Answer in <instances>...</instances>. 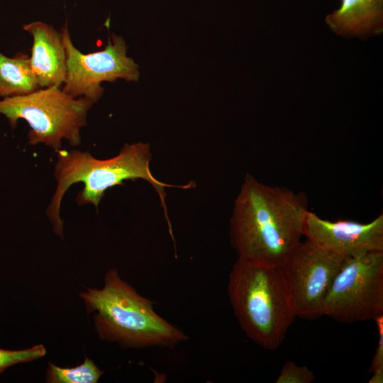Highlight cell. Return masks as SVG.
<instances>
[{
  "label": "cell",
  "instance_id": "obj_12",
  "mask_svg": "<svg viewBox=\"0 0 383 383\" xmlns=\"http://www.w3.org/2000/svg\"><path fill=\"white\" fill-rule=\"evenodd\" d=\"M39 89L27 55L8 57L0 52V97L24 95Z\"/></svg>",
  "mask_w": 383,
  "mask_h": 383
},
{
  "label": "cell",
  "instance_id": "obj_7",
  "mask_svg": "<svg viewBox=\"0 0 383 383\" xmlns=\"http://www.w3.org/2000/svg\"><path fill=\"white\" fill-rule=\"evenodd\" d=\"M61 33L67 58V76L62 89L65 93L73 97H85L94 104L104 94L101 82L118 79L138 80L139 67L127 56L123 37L111 33L104 50L82 53L74 45L67 22Z\"/></svg>",
  "mask_w": 383,
  "mask_h": 383
},
{
  "label": "cell",
  "instance_id": "obj_2",
  "mask_svg": "<svg viewBox=\"0 0 383 383\" xmlns=\"http://www.w3.org/2000/svg\"><path fill=\"white\" fill-rule=\"evenodd\" d=\"M56 152L57 160L54 176L57 180V187L46 213L54 231L62 238L63 222L60 218L61 201L68 189L75 183L84 184L82 190L76 198L77 204H91L97 208L108 189L123 185L126 180L141 179L148 182L159 196L170 231L165 189L177 187L187 189L196 186L192 182L183 185H174L156 179L150 167L152 154L148 143H126L116 156L106 160L96 159L89 152L77 150L67 151L60 149Z\"/></svg>",
  "mask_w": 383,
  "mask_h": 383
},
{
  "label": "cell",
  "instance_id": "obj_16",
  "mask_svg": "<svg viewBox=\"0 0 383 383\" xmlns=\"http://www.w3.org/2000/svg\"><path fill=\"white\" fill-rule=\"evenodd\" d=\"M374 321L377 327L378 343L369 368L370 372L383 370V314L377 316Z\"/></svg>",
  "mask_w": 383,
  "mask_h": 383
},
{
  "label": "cell",
  "instance_id": "obj_9",
  "mask_svg": "<svg viewBox=\"0 0 383 383\" xmlns=\"http://www.w3.org/2000/svg\"><path fill=\"white\" fill-rule=\"evenodd\" d=\"M304 235L345 259L383 251V214L369 223H360L331 221L309 211Z\"/></svg>",
  "mask_w": 383,
  "mask_h": 383
},
{
  "label": "cell",
  "instance_id": "obj_1",
  "mask_svg": "<svg viewBox=\"0 0 383 383\" xmlns=\"http://www.w3.org/2000/svg\"><path fill=\"white\" fill-rule=\"evenodd\" d=\"M309 211L301 193L244 177L230 220V239L238 258L281 265L304 235Z\"/></svg>",
  "mask_w": 383,
  "mask_h": 383
},
{
  "label": "cell",
  "instance_id": "obj_6",
  "mask_svg": "<svg viewBox=\"0 0 383 383\" xmlns=\"http://www.w3.org/2000/svg\"><path fill=\"white\" fill-rule=\"evenodd\" d=\"M383 314V251L345 259L326 296L323 316L344 323Z\"/></svg>",
  "mask_w": 383,
  "mask_h": 383
},
{
  "label": "cell",
  "instance_id": "obj_15",
  "mask_svg": "<svg viewBox=\"0 0 383 383\" xmlns=\"http://www.w3.org/2000/svg\"><path fill=\"white\" fill-rule=\"evenodd\" d=\"M315 379L313 372L306 366L287 361L282 367L276 383H310Z\"/></svg>",
  "mask_w": 383,
  "mask_h": 383
},
{
  "label": "cell",
  "instance_id": "obj_4",
  "mask_svg": "<svg viewBox=\"0 0 383 383\" xmlns=\"http://www.w3.org/2000/svg\"><path fill=\"white\" fill-rule=\"evenodd\" d=\"M88 313L96 312L99 336L128 348L174 347L187 335L154 310V302L138 294L116 270L105 275L103 288L80 294Z\"/></svg>",
  "mask_w": 383,
  "mask_h": 383
},
{
  "label": "cell",
  "instance_id": "obj_5",
  "mask_svg": "<svg viewBox=\"0 0 383 383\" xmlns=\"http://www.w3.org/2000/svg\"><path fill=\"white\" fill-rule=\"evenodd\" d=\"M93 103L88 99L73 97L57 87L40 88L31 93L0 100V114L16 128L19 119L30 126L28 143H43L56 151L62 139L72 146L80 143V130Z\"/></svg>",
  "mask_w": 383,
  "mask_h": 383
},
{
  "label": "cell",
  "instance_id": "obj_17",
  "mask_svg": "<svg viewBox=\"0 0 383 383\" xmlns=\"http://www.w3.org/2000/svg\"><path fill=\"white\" fill-rule=\"evenodd\" d=\"M373 374L369 379V383H382L383 382V370H376L372 372Z\"/></svg>",
  "mask_w": 383,
  "mask_h": 383
},
{
  "label": "cell",
  "instance_id": "obj_10",
  "mask_svg": "<svg viewBox=\"0 0 383 383\" xmlns=\"http://www.w3.org/2000/svg\"><path fill=\"white\" fill-rule=\"evenodd\" d=\"M33 39L30 67L40 88L60 87L67 76L66 52L61 32L42 21L23 25Z\"/></svg>",
  "mask_w": 383,
  "mask_h": 383
},
{
  "label": "cell",
  "instance_id": "obj_14",
  "mask_svg": "<svg viewBox=\"0 0 383 383\" xmlns=\"http://www.w3.org/2000/svg\"><path fill=\"white\" fill-rule=\"evenodd\" d=\"M46 350L43 345H37L32 348L11 350L0 348V373L11 366L18 363L29 362L43 357Z\"/></svg>",
  "mask_w": 383,
  "mask_h": 383
},
{
  "label": "cell",
  "instance_id": "obj_13",
  "mask_svg": "<svg viewBox=\"0 0 383 383\" xmlns=\"http://www.w3.org/2000/svg\"><path fill=\"white\" fill-rule=\"evenodd\" d=\"M104 373L90 359L74 367H60L49 362L46 382L49 383H96Z\"/></svg>",
  "mask_w": 383,
  "mask_h": 383
},
{
  "label": "cell",
  "instance_id": "obj_3",
  "mask_svg": "<svg viewBox=\"0 0 383 383\" xmlns=\"http://www.w3.org/2000/svg\"><path fill=\"white\" fill-rule=\"evenodd\" d=\"M228 294L246 335L261 348L277 350L296 317L281 266L238 257L229 274Z\"/></svg>",
  "mask_w": 383,
  "mask_h": 383
},
{
  "label": "cell",
  "instance_id": "obj_11",
  "mask_svg": "<svg viewBox=\"0 0 383 383\" xmlns=\"http://www.w3.org/2000/svg\"><path fill=\"white\" fill-rule=\"evenodd\" d=\"M332 31L345 37L365 38L383 31V0H341L325 18Z\"/></svg>",
  "mask_w": 383,
  "mask_h": 383
},
{
  "label": "cell",
  "instance_id": "obj_8",
  "mask_svg": "<svg viewBox=\"0 0 383 383\" xmlns=\"http://www.w3.org/2000/svg\"><path fill=\"white\" fill-rule=\"evenodd\" d=\"M345 259L309 238L292 250L280 266L296 317L323 316L324 300Z\"/></svg>",
  "mask_w": 383,
  "mask_h": 383
}]
</instances>
